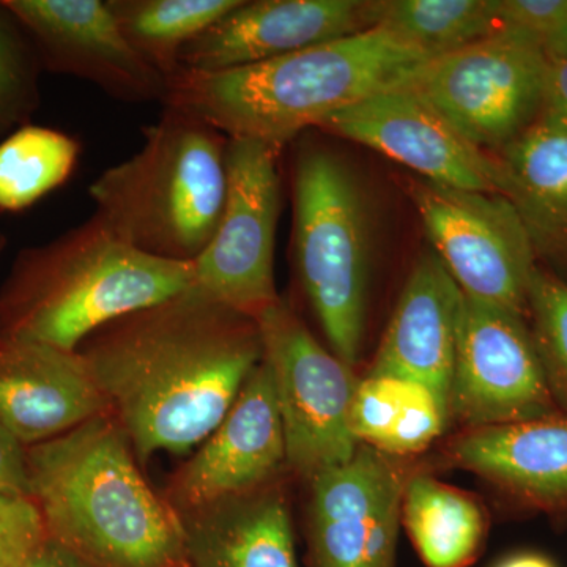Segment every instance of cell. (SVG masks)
I'll return each instance as SVG.
<instances>
[{"instance_id": "1f68e13d", "label": "cell", "mask_w": 567, "mask_h": 567, "mask_svg": "<svg viewBox=\"0 0 567 567\" xmlns=\"http://www.w3.org/2000/svg\"><path fill=\"white\" fill-rule=\"evenodd\" d=\"M0 496L31 499L28 446L0 423Z\"/></svg>"}, {"instance_id": "9a60e30c", "label": "cell", "mask_w": 567, "mask_h": 567, "mask_svg": "<svg viewBox=\"0 0 567 567\" xmlns=\"http://www.w3.org/2000/svg\"><path fill=\"white\" fill-rule=\"evenodd\" d=\"M51 70L126 103L162 102L167 78L134 50L103 0H6Z\"/></svg>"}, {"instance_id": "52a82bcc", "label": "cell", "mask_w": 567, "mask_h": 567, "mask_svg": "<svg viewBox=\"0 0 567 567\" xmlns=\"http://www.w3.org/2000/svg\"><path fill=\"white\" fill-rule=\"evenodd\" d=\"M544 76L543 43L527 32L502 28L431 59L402 85L481 151L498 155L539 122Z\"/></svg>"}, {"instance_id": "f546056e", "label": "cell", "mask_w": 567, "mask_h": 567, "mask_svg": "<svg viewBox=\"0 0 567 567\" xmlns=\"http://www.w3.org/2000/svg\"><path fill=\"white\" fill-rule=\"evenodd\" d=\"M496 21L544 43L567 31V0H496Z\"/></svg>"}, {"instance_id": "8fae6325", "label": "cell", "mask_w": 567, "mask_h": 567, "mask_svg": "<svg viewBox=\"0 0 567 567\" xmlns=\"http://www.w3.org/2000/svg\"><path fill=\"white\" fill-rule=\"evenodd\" d=\"M447 412L466 429L561 412L548 390L527 317L462 297Z\"/></svg>"}, {"instance_id": "7c38bea8", "label": "cell", "mask_w": 567, "mask_h": 567, "mask_svg": "<svg viewBox=\"0 0 567 567\" xmlns=\"http://www.w3.org/2000/svg\"><path fill=\"white\" fill-rule=\"evenodd\" d=\"M391 457L360 445L349 462L309 481L312 567H395L409 480Z\"/></svg>"}, {"instance_id": "484cf974", "label": "cell", "mask_w": 567, "mask_h": 567, "mask_svg": "<svg viewBox=\"0 0 567 567\" xmlns=\"http://www.w3.org/2000/svg\"><path fill=\"white\" fill-rule=\"evenodd\" d=\"M80 142L58 130L21 126L0 142V210L31 207L73 174Z\"/></svg>"}, {"instance_id": "e0dca14e", "label": "cell", "mask_w": 567, "mask_h": 567, "mask_svg": "<svg viewBox=\"0 0 567 567\" xmlns=\"http://www.w3.org/2000/svg\"><path fill=\"white\" fill-rule=\"evenodd\" d=\"M107 413L78 352L0 334V423L31 447Z\"/></svg>"}, {"instance_id": "44dd1931", "label": "cell", "mask_w": 567, "mask_h": 567, "mask_svg": "<svg viewBox=\"0 0 567 567\" xmlns=\"http://www.w3.org/2000/svg\"><path fill=\"white\" fill-rule=\"evenodd\" d=\"M496 156L537 259L567 268V133L536 123Z\"/></svg>"}, {"instance_id": "cb8c5ba5", "label": "cell", "mask_w": 567, "mask_h": 567, "mask_svg": "<svg viewBox=\"0 0 567 567\" xmlns=\"http://www.w3.org/2000/svg\"><path fill=\"white\" fill-rule=\"evenodd\" d=\"M123 33L152 66L169 80L183 48L240 0H107Z\"/></svg>"}, {"instance_id": "ffe728a7", "label": "cell", "mask_w": 567, "mask_h": 567, "mask_svg": "<svg viewBox=\"0 0 567 567\" xmlns=\"http://www.w3.org/2000/svg\"><path fill=\"white\" fill-rule=\"evenodd\" d=\"M178 516L188 567H298L279 481Z\"/></svg>"}, {"instance_id": "3957f363", "label": "cell", "mask_w": 567, "mask_h": 567, "mask_svg": "<svg viewBox=\"0 0 567 567\" xmlns=\"http://www.w3.org/2000/svg\"><path fill=\"white\" fill-rule=\"evenodd\" d=\"M44 532L87 567H188L182 518L107 413L28 447Z\"/></svg>"}, {"instance_id": "4dcf8cb0", "label": "cell", "mask_w": 567, "mask_h": 567, "mask_svg": "<svg viewBox=\"0 0 567 567\" xmlns=\"http://www.w3.org/2000/svg\"><path fill=\"white\" fill-rule=\"evenodd\" d=\"M546 76L539 125L567 133V31L544 41Z\"/></svg>"}, {"instance_id": "4316f807", "label": "cell", "mask_w": 567, "mask_h": 567, "mask_svg": "<svg viewBox=\"0 0 567 567\" xmlns=\"http://www.w3.org/2000/svg\"><path fill=\"white\" fill-rule=\"evenodd\" d=\"M529 330L555 404L567 413V281L537 267L528 290Z\"/></svg>"}, {"instance_id": "603a6c76", "label": "cell", "mask_w": 567, "mask_h": 567, "mask_svg": "<svg viewBox=\"0 0 567 567\" xmlns=\"http://www.w3.org/2000/svg\"><path fill=\"white\" fill-rule=\"evenodd\" d=\"M402 525L425 567L472 566L487 536L476 498L424 475L406 481Z\"/></svg>"}, {"instance_id": "d4e9b609", "label": "cell", "mask_w": 567, "mask_h": 567, "mask_svg": "<svg viewBox=\"0 0 567 567\" xmlns=\"http://www.w3.org/2000/svg\"><path fill=\"white\" fill-rule=\"evenodd\" d=\"M375 28L431 58L498 31L496 0H377Z\"/></svg>"}, {"instance_id": "7402d4cb", "label": "cell", "mask_w": 567, "mask_h": 567, "mask_svg": "<svg viewBox=\"0 0 567 567\" xmlns=\"http://www.w3.org/2000/svg\"><path fill=\"white\" fill-rule=\"evenodd\" d=\"M447 404L431 388L390 375H368L354 391L350 424L361 445L410 456L445 431Z\"/></svg>"}, {"instance_id": "83f0119b", "label": "cell", "mask_w": 567, "mask_h": 567, "mask_svg": "<svg viewBox=\"0 0 567 567\" xmlns=\"http://www.w3.org/2000/svg\"><path fill=\"white\" fill-rule=\"evenodd\" d=\"M20 22L0 2V133L37 106V59Z\"/></svg>"}, {"instance_id": "277c9868", "label": "cell", "mask_w": 567, "mask_h": 567, "mask_svg": "<svg viewBox=\"0 0 567 567\" xmlns=\"http://www.w3.org/2000/svg\"><path fill=\"white\" fill-rule=\"evenodd\" d=\"M193 284L194 262L148 256L93 215L18 256L0 292V334L78 352L104 324Z\"/></svg>"}, {"instance_id": "e575fe53", "label": "cell", "mask_w": 567, "mask_h": 567, "mask_svg": "<svg viewBox=\"0 0 567 567\" xmlns=\"http://www.w3.org/2000/svg\"><path fill=\"white\" fill-rule=\"evenodd\" d=\"M6 244H7L6 237H3V234L0 233V254H2L3 248H6Z\"/></svg>"}, {"instance_id": "6da1fadb", "label": "cell", "mask_w": 567, "mask_h": 567, "mask_svg": "<svg viewBox=\"0 0 567 567\" xmlns=\"http://www.w3.org/2000/svg\"><path fill=\"white\" fill-rule=\"evenodd\" d=\"M78 353L140 465L199 446L264 358L256 320L194 284L104 324Z\"/></svg>"}, {"instance_id": "5b68a950", "label": "cell", "mask_w": 567, "mask_h": 567, "mask_svg": "<svg viewBox=\"0 0 567 567\" xmlns=\"http://www.w3.org/2000/svg\"><path fill=\"white\" fill-rule=\"evenodd\" d=\"M142 147L89 188L95 213L122 240L158 259L194 262L210 244L226 200L227 136L164 106Z\"/></svg>"}, {"instance_id": "30bf717a", "label": "cell", "mask_w": 567, "mask_h": 567, "mask_svg": "<svg viewBox=\"0 0 567 567\" xmlns=\"http://www.w3.org/2000/svg\"><path fill=\"white\" fill-rule=\"evenodd\" d=\"M278 148L227 137V189L218 229L194 260V286L234 311L257 317L279 300L275 245L281 213Z\"/></svg>"}, {"instance_id": "d6a6232c", "label": "cell", "mask_w": 567, "mask_h": 567, "mask_svg": "<svg viewBox=\"0 0 567 567\" xmlns=\"http://www.w3.org/2000/svg\"><path fill=\"white\" fill-rule=\"evenodd\" d=\"M20 567H87L80 558L59 544L50 536H44L43 540L33 548L28 558L21 563Z\"/></svg>"}, {"instance_id": "5bb4252c", "label": "cell", "mask_w": 567, "mask_h": 567, "mask_svg": "<svg viewBox=\"0 0 567 567\" xmlns=\"http://www.w3.org/2000/svg\"><path fill=\"white\" fill-rule=\"evenodd\" d=\"M287 468L286 436L267 361L248 377L229 412L183 462L164 499L183 514L278 481Z\"/></svg>"}, {"instance_id": "9c48e42d", "label": "cell", "mask_w": 567, "mask_h": 567, "mask_svg": "<svg viewBox=\"0 0 567 567\" xmlns=\"http://www.w3.org/2000/svg\"><path fill=\"white\" fill-rule=\"evenodd\" d=\"M410 196L434 252L465 297L528 316L537 257L506 196L412 182Z\"/></svg>"}, {"instance_id": "836d02e7", "label": "cell", "mask_w": 567, "mask_h": 567, "mask_svg": "<svg viewBox=\"0 0 567 567\" xmlns=\"http://www.w3.org/2000/svg\"><path fill=\"white\" fill-rule=\"evenodd\" d=\"M494 567H557L550 558L536 551H518L499 559Z\"/></svg>"}, {"instance_id": "8992f818", "label": "cell", "mask_w": 567, "mask_h": 567, "mask_svg": "<svg viewBox=\"0 0 567 567\" xmlns=\"http://www.w3.org/2000/svg\"><path fill=\"white\" fill-rule=\"evenodd\" d=\"M298 278L330 350L358 363L368 312L369 235L364 199L349 164L324 145H300L293 164Z\"/></svg>"}, {"instance_id": "ac0fdd59", "label": "cell", "mask_w": 567, "mask_h": 567, "mask_svg": "<svg viewBox=\"0 0 567 567\" xmlns=\"http://www.w3.org/2000/svg\"><path fill=\"white\" fill-rule=\"evenodd\" d=\"M462 297L439 256L423 254L406 279L369 375L412 380L447 404Z\"/></svg>"}, {"instance_id": "4fadbf2b", "label": "cell", "mask_w": 567, "mask_h": 567, "mask_svg": "<svg viewBox=\"0 0 567 567\" xmlns=\"http://www.w3.org/2000/svg\"><path fill=\"white\" fill-rule=\"evenodd\" d=\"M319 130L368 145L424 181L505 196L498 156L476 147L402 82L338 112Z\"/></svg>"}, {"instance_id": "ba28073f", "label": "cell", "mask_w": 567, "mask_h": 567, "mask_svg": "<svg viewBox=\"0 0 567 567\" xmlns=\"http://www.w3.org/2000/svg\"><path fill=\"white\" fill-rule=\"evenodd\" d=\"M256 322L281 413L287 470L309 483L324 470L349 462L361 445L350 424L360 380L317 341L284 298Z\"/></svg>"}, {"instance_id": "d6986e66", "label": "cell", "mask_w": 567, "mask_h": 567, "mask_svg": "<svg viewBox=\"0 0 567 567\" xmlns=\"http://www.w3.org/2000/svg\"><path fill=\"white\" fill-rule=\"evenodd\" d=\"M447 457L529 506L567 509V413L465 429Z\"/></svg>"}, {"instance_id": "7a4b0ae2", "label": "cell", "mask_w": 567, "mask_h": 567, "mask_svg": "<svg viewBox=\"0 0 567 567\" xmlns=\"http://www.w3.org/2000/svg\"><path fill=\"white\" fill-rule=\"evenodd\" d=\"M431 59L374 28L241 69L178 70L167 80L163 104L224 136L281 151L338 112L401 84Z\"/></svg>"}, {"instance_id": "2e32d148", "label": "cell", "mask_w": 567, "mask_h": 567, "mask_svg": "<svg viewBox=\"0 0 567 567\" xmlns=\"http://www.w3.org/2000/svg\"><path fill=\"white\" fill-rule=\"evenodd\" d=\"M377 0H240L183 48L178 70L224 71L274 61L375 28Z\"/></svg>"}, {"instance_id": "f1b7e54d", "label": "cell", "mask_w": 567, "mask_h": 567, "mask_svg": "<svg viewBox=\"0 0 567 567\" xmlns=\"http://www.w3.org/2000/svg\"><path fill=\"white\" fill-rule=\"evenodd\" d=\"M44 536L32 499L0 496V567H20Z\"/></svg>"}]
</instances>
